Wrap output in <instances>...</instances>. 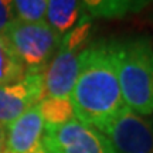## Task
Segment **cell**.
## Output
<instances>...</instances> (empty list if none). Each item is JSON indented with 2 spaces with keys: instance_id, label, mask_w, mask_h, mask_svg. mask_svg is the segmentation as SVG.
Here are the masks:
<instances>
[{
  "instance_id": "obj_5",
  "label": "cell",
  "mask_w": 153,
  "mask_h": 153,
  "mask_svg": "<svg viewBox=\"0 0 153 153\" xmlns=\"http://www.w3.org/2000/svg\"><path fill=\"white\" fill-rule=\"evenodd\" d=\"M102 133L115 153H153L152 122L128 108Z\"/></svg>"
},
{
  "instance_id": "obj_4",
  "label": "cell",
  "mask_w": 153,
  "mask_h": 153,
  "mask_svg": "<svg viewBox=\"0 0 153 153\" xmlns=\"http://www.w3.org/2000/svg\"><path fill=\"white\" fill-rule=\"evenodd\" d=\"M44 153H115L112 145L102 132L70 120L64 125H44Z\"/></svg>"
},
{
  "instance_id": "obj_15",
  "label": "cell",
  "mask_w": 153,
  "mask_h": 153,
  "mask_svg": "<svg viewBox=\"0 0 153 153\" xmlns=\"http://www.w3.org/2000/svg\"><path fill=\"white\" fill-rule=\"evenodd\" d=\"M16 20L13 0H0V34H4L10 24Z\"/></svg>"
},
{
  "instance_id": "obj_9",
  "label": "cell",
  "mask_w": 153,
  "mask_h": 153,
  "mask_svg": "<svg viewBox=\"0 0 153 153\" xmlns=\"http://www.w3.org/2000/svg\"><path fill=\"white\" fill-rule=\"evenodd\" d=\"M81 0H48L45 23L61 36L74 28L81 17Z\"/></svg>"
},
{
  "instance_id": "obj_7",
  "label": "cell",
  "mask_w": 153,
  "mask_h": 153,
  "mask_svg": "<svg viewBox=\"0 0 153 153\" xmlns=\"http://www.w3.org/2000/svg\"><path fill=\"white\" fill-rule=\"evenodd\" d=\"M82 53V51H81ZM62 44L53 60L41 72L43 89L41 99L45 98H68L79 74V55Z\"/></svg>"
},
{
  "instance_id": "obj_12",
  "label": "cell",
  "mask_w": 153,
  "mask_h": 153,
  "mask_svg": "<svg viewBox=\"0 0 153 153\" xmlns=\"http://www.w3.org/2000/svg\"><path fill=\"white\" fill-rule=\"evenodd\" d=\"M48 0H13L16 19L28 23L45 22Z\"/></svg>"
},
{
  "instance_id": "obj_14",
  "label": "cell",
  "mask_w": 153,
  "mask_h": 153,
  "mask_svg": "<svg viewBox=\"0 0 153 153\" xmlns=\"http://www.w3.org/2000/svg\"><path fill=\"white\" fill-rule=\"evenodd\" d=\"M150 0H104L101 17H122L143 10Z\"/></svg>"
},
{
  "instance_id": "obj_1",
  "label": "cell",
  "mask_w": 153,
  "mask_h": 153,
  "mask_svg": "<svg viewBox=\"0 0 153 153\" xmlns=\"http://www.w3.org/2000/svg\"><path fill=\"white\" fill-rule=\"evenodd\" d=\"M70 99L75 119L99 132L126 109L118 81L116 41L99 40L82 50Z\"/></svg>"
},
{
  "instance_id": "obj_11",
  "label": "cell",
  "mask_w": 153,
  "mask_h": 153,
  "mask_svg": "<svg viewBox=\"0 0 153 153\" xmlns=\"http://www.w3.org/2000/svg\"><path fill=\"white\" fill-rule=\"evenodd\" d=\"M44 125L58 126L75 119L74 106L68 98H45L38 102Z\"/></svg>"
},
{
  "instance_id": "obj_8",
  "label": "cell",
  "mask_w": 153,
  "mask_h": 153,
  "mask_svg": "<svg viewBox=\"0 0 153 153\" xmlns=\"http://www.w3.org/2000/svg\"><path fill=\"white\" fill-rule=\"evenodd\" d=\"M43 133L44 120L37 104L6 129L4 153H43Z\"/></svg>"
},
{
  "instance_id": "obj_13",
  "label": "cell",
  "mask_w": 153,
  "mask_h": 153,
  "mask_svg": "<svg viewBox=\"0 0 153 153\" xmlns=\"http://www.w3.org/2000/svg\"><path fill=\"white\" fill-rule=\"evenodd\" d=\"M79 24H76V27L70 30L68 33L62 37L61 44L67 48L81 53L82 50L88 47V38H89V31H91V20L88 16H82L79 20Z\"/></svg>"
},
{
  "instance_id": "obj_17",
  "label": "cell",
  "mask_w": 153,
  "mask_h": 153,
  "mask_svg": "<svg viewBox=\"0 0 153 153\" xmlns=\"http://www.w3.org/2000/svg\"><path fill=\"white\" fill-rule=\"evenodd\" d=\"M6 150V131L0 126V153H4Z\"/></svg>"
},
{
  "instance_id": "obj_3",
  "label": "cell",
  "mask_w": 153,
  "mask_h": 153,
  "mask_svg": "<svg viewBox=\"0 0 153 153\" xmlns=\"http://www.w3.org/2000/svg\"><path fill=\"white\" fill-rule=\"evenodd\" d=\"M4 36L26 72H43L62 41V36L45 22L28 23L19 19L11 23Z\"/></svg>"
},
{
  "instance_id": "obj_2",
  "label": "cell",
  "mask_w": 153,
  "mask_h": 153,
  "mask_svg": "<svg viewBox=\"0 0 153 153\" xmlns=\"http://www.w3.org/2000/svg\"><path fill=\"white\" fill-rule=\"evenodd\" d=\"M116 70L125 106L140 116L153 115V43L146 36L116 41Z\"/></svg>"
},
{
  "instance_id": "obj_16",
  "label": "cell",
  "mask_w": 153,
  "mask_h": 153,
  "mask_svg": "<svg viewBox=\"0 0 153 153\" xmlns=\"http://www.w3.org/2000/svg\"><path fill=\"white\" fill-rule=\"evenodd\" d=\"M82 3L92 16H101L102 7H104V0H82Z\"/></svg>"
},
{
  "instance_id": "obj_10",
  "label": "cell",
  "mask_w": 153,
  "mask_h": 153,
  "mask_svg": "<svg viewBox=\"0 0 153 153\" xmlns=\"http://www.w3.org/2000/svg\"><path fill=\"white\" fill-rule=\"evenodd\" d=\"M26 68L4 34H0V85L22 81Z\"/></svg>"
},
{
  "instance_id": "obj_6",
  "label": "cell",
  "mask_w": 153,
  "mask_h": 153,
  "mask_svg": "<svg viewBox=\"0 0 153 153\" xmlns=\"http://www.w3.org/2000/svg\"><path fill=\"white\" fill-rule=\"evenodd\" d=\"M41 72H26L22 81L0 85V126L7 129L14 120L41 101Z\"/></svg>"
}]
</instances>
